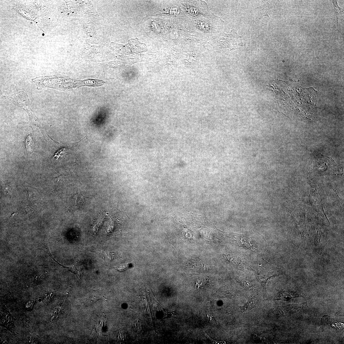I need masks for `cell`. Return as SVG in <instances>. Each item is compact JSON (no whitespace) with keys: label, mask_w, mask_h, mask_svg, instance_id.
Here are the masks:
<instances>
[{"label":"cell","mask_w":344,"mask_h":344,"mask_svg":"<svg viewBox=\"0 0 344 344\" xmlns=\"http://www.w3.org/2000/svg\"><path fill=\"white\" fill-rule=\"evenodd\" d=\"M208 283L209 281L208 279L199 280L196 282L195 287L197 289H200L206 286Z\"/></svg>","instance_id":"obj_12"},{"label":"cell","mask_w":344,"mask_h":344,"mask_svg":"<svg viewBox=\"0 0 344 344\" xmlns=\"http://www.w3.org/2000/svg\"><path fill=\"white\" fill-rule=\"evenodd\" d=\"M332 3H333V7L334 8V10L335 12V15L336 17L337 18V26H338V16L339 12H343L344 10L342 8L340 7L338 5L337 1H332Z\"/></svg>","instance_id":"obj_11"},{"label":"cell","mask_w":344,"mask_h":344,"mask_svg":"<svg viewBox=\"0 0 344 344\" xmlns=\"http://www.w3.org/2000/svg\"><path fill=\"white\" fill-rule=\"evenodd\" d=\"M94 252L106 262H111L117 257L116 255L114 253L110 252L96 251H94Z\"/></svg>","instance_id":"obj_8"},{"label":"cell","mask_w":344,"mask_h":344,"mask_svg":"<svg viewBox=\"0 0 344 344\" xmlns=\"http://www.w3.org/2000/svg\"><path fill=\"white\" fill-rule=\"evenodd\" d=\"M181 4L182 10L188 19L206 17L213 14L204 1H183Z\"/></svg>","instance_id":"obj_2"},{"label":"cell","mask_w":344,"mask_h":344,"mask_svg":"<svg viewBox=\"0 0 344 344\" xmlns=\"http://www.w3.org/2000/svg\"><path fill=\"white\" fill-rule=\"evenodd\" d=\"M17 212H14L13 213H12V214L11 215V216L10 217V218H11L12 217H13L15 215V214H17Z\"/></svg>","instance_id":"obj_17"},{"label":"cell","mask_w":344,"mask_h":344,"mask_svg":"<svg viewBox=\"0 0 344 344\" xmlns=\"http://www.w3.org/2000/svg\"><path fill=\"white\" fill-rule=\"evenodd\" d=\"M34 301L33 300L28 302V303H26V306H25V307H26L25 308L27 310L32 309L33 307V305H34Z\"/></svg>","instance_id":"obj_14"},{"label":"cell","mask_w":344,"mask_h":344,"mask_svg":"<svg viewBox=\"0 0 344 344\" xmlns=\"http://www.w3.org/2000/svg\"><path fill=\"white\" fill-rule=\"evenodd\" d=\"M29 187H30L32 188H33V189H35L37 191V192H38L40 194H42L43 193V192L42 190L41 189H40L37 188H36L35 187H31L30 186Z\"/></svg>","instance_id":"obj_16"},{"label":"cell","mask_w":344,"mask_h":344,"mask_svg":"<svg viewBox=\"0 0 344 344\" xmlns=\"http://www.w3.org/2000/svg\"><path fill=\"white\" fill-rule=\"evenodd\" d=\"M255 303V299L254 298L249 300L244 306L241 308V309L243 311H249L253 308Z\"/></svg>","instance_id":"obj_9"},{"label":"cell","mask_w":344,"mask_h":344,"mask_svg":"<svg viewBox=\"0 0 344 344\" xmlns=\"http://www.w3.org/2000/svg\"><path fill=\"white\" fill-rule=\"evenodd\" d=\"M182 52L186 65H196L200 58L207 52L205 44L187 42L183 44Z\"/></svg>","instance_id":"obj_3"},{"label":"cell","mask_w":344,"mask_h":344,"mask_svg":"<svg viewBox=\"0 0 344 344\" xmlns=\"http://www.w3.org/2000/svg\"><path fill=\"white\" fill-rule=\"evenodd\" d=\"M186 22L189 30L200 35L207 44L208 38L221 32L224 22L213 14L206 17L188 19Z\"/></svg>","instance_id":"obj_1"},{"label":"cell","mask_w":344,"mask_h":344,"mask_svg":"<svg viewBox=\"0 0 344 344\" xmlns=\"http://www.w3.org/2000/svg\"><path fill=\"white\" fill-rule=\"evenodd\" d=\"M297 296L294 293L290 292H284L281 294L279 297V299L287 301L292 298Z\"/></svg>","instance_id":"obj_10"},{"label":"cell","mask_w":344,"mask_h":344,"mask_svg":"<svg viewBox=\"0 0 344 344\" xmlns=\"http://www.w3.org/2000/svg\"><path fill=\"white\" fill-rule=\"evenodd\" d=\"M5 98L15 105L22 108L28 113L29 121L33 125L40 127V124L33 111L30 100L27 94L23 91H20L13 95L6 96Z\"/></svg>","instance_id":"obj_5"},{"label":"cell","mask_w":344,"mask_h":344,"mask_svg":"<svg viewBox=\"0 0 344 344\" xmlns=\"http://www.w3.org/2000/svg\"><path fill=\"white\" fill-rule=\"evenodd\" d=\"M133 328L136 332H140L142 329V325L139 321L136 320L134 322Z\"/></svg>","instance_id":"obj_13"},{"label":"cell","mask_w":344,"mask_h":344,"mask_svg":"<svg viewBox=\"0 0 344 344\" xmlns=\"http://www.w3.org/2000/svg\"><path fill=\"white\" fill-rule=\"evenodd\" d=\"M35 140L34 134L33 130L31 129L28 130L25 142L28 153H31L35 149Z\"/></svg>","instance_id":"obj_6"},{"label":"cell","mask_w":344,"mask_h":344,"mask_svg":"<svg viewBox=\"0 0 344 344\" xmlns=\"http://www.w3.org/2000/svg\"><path fill=\"white\" fill-rule=\"evenodd\" d=\"M86 197L83 196L80 192H78L72 197V207L73 209L81 208L86 203Z\"/></svg>","instance_id":"obj_7"},{"label":"cell","mask_w":344,"mask_h":344,"mask_svg":"<svg viewBox=\"0 0 344 344\" xmlns=\"http://www.w3.org/2000/svg\"><path fill=\"white\" fill-rule=\"evenodd\" d=\"M233 31L228 34L221 32L208 38L207 44H211L216 50L226 48L231 50L236 49L237 47V40L238 37L236 33Z\"/></svg>","instance_id":"obj_4"},{"label":"cell","mask_w":344,"mask_h":344,"mask_svg":"<svg viewBox=\"0 0 344 344\" xmlns=\"http://www.w3.org/2000/svg\"><path fill=\"white\" fill-rule=\"evenodd\" d=\"M89 301L90 303H93L94 302H95L99 299V297L98 296H92L90 297L89 298Z\"/></svg>","instance_id":"obj_15"},{"label":"cell","mask_w":344,"mask_h":344,"mask_svg":"<svg viewBox=\"0 0 344 344\" xmlns=\"http://www.w3.org/2000/svg\"><path fill=\"white\" fill-rule=\"evenodd\" d=\"M43 36H44V33L43 34Z\"/></svg>","instance_id":"obj_18"}]
</instances>
